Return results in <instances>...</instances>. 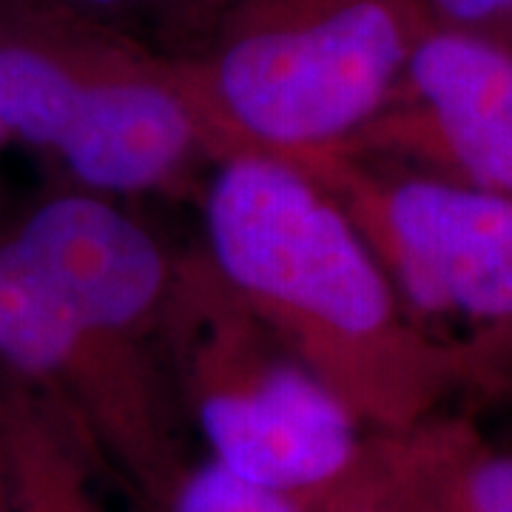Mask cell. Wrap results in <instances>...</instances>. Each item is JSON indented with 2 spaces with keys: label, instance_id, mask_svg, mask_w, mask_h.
Returning <instances> with one entry per match:
<instances>
[{
  "label": "cell",
  "instance_id": "1",
  "mask_svg": "<svg viewBox=\"0 0 512 512\" xmlns=\"http://www.w3.org/2000/svg\"><path fill=\"white\" fill-rule=\"evenodd\" d=\"M202 228V251L231 291L373 433L413 430L464 393L342 202L302 165L271 154L217 160Z\"/></svg>",
  "mask_w": 512,
  "mask_h": 512
},
{
  "label": "cell",
  "instance_id": "2",
  "mask_svg": "<svg viewBox=\"0 0 512 512\" xmlns=\"http://www.w3.org/2000/svg\"><path fill=\"white\" fill-rule=\"evenodd\" d=\"M424 0H231L183 55L222 157L348 146L399 92Z\"/></svg>",
  "mask_w": 512,
  "mask_h": 512
},
{
  "label": "cell",
  "instance_id": "3",
  "mask_svg": "<svg viewBox=\"0 0 512 512\" xmlns=\"http://www.w3.org/2000/svg\"><path fill=\"white\" fill-rule=\"evenodd\" d=\"M163 348L185 424L222 470L316 512L367 470L382 433L231 291L202 245L180 251Z\"/></svg>",
  "mask_w": 512,
  "mask_h": 512
},
{
  "label": "cell",
  "instance_id": "4",
  "mask_svg": "<svg viewBox=\"0 0 512 512\" xmlns=\"http://www.w3.org/2000/svg\"><path fill=\"white\" fill-rule=\"evenodd\" d=\"M282 160L342 202L464 393L512 396V197L345 148Z\"/></svg>",
  "mask_w": 512,
  "mask_h": 512
},
{
  "label": "cell",
  "instance_id": "5",
  "mask_svg": "<svg viewBox=\"0 0 512 512\" xmlns=\"http://www.w3.org/2000/svg\"><path fill=\"white\" fill-rule=\"evenodd\" d=\"M0 373L55 404L148 512L194 461L163 353L80 311L0 225Z\"/></svg>",
  "mask_w": 512,
  "mask_h": 512
},
{
  "label": "cell",
  "instance_id": "6",
  "mask_svg": "<svg viewBox=\"0 0 512 512\" xmlns=\"http://www.w3.org/2000/svg\"><path fill=\"white\" fill-rule=\"evenodd\" d=\"M217 160L185 57L83 15L69 120L49 157L66 185L114 200L168 194Z\"/></svg>",
  "mask_w": 512,
  "mask_h": 512
},
{
  "label": "cell",
  "instance_id": "7",
  "mask_svg": "<svg viewBox=\"0 0 512 512\" xmlns=\"http://www.w3.org/2000/svg\"><path fill=\"white\" fill-rule=\"evenodd\" d=\"M342 148L512 197V49L430 23L390 106Z\"/></svg>",
  "mask_w": 512,
  "mask_h": 512
},
{
  "label": "cell",
  "instance_id": "8",
  "mask_svg": "<svg viewBox=\"0 0 512 512\" xmlns=\"http://www.w3.org/2000/svg\"><path fill=\"white\" fill-rule=\"evenodd\" d=\"M6 228L86 316L165 356L180 251H171L126 202L63 185L37 197Z\"/></svg>",
  "mask_w": 512,
  "mask_h": 512
},
{
  "label": "cell",
  "instance_id": "9",
  "mask_svg": "<svg viewBox=\"0 0 512 512\" xmlns=\"http://www.w3.org/2000/svg\"><path fill=\"white\" fill-rule=\"evenodd\" d=\"M100 473L72 421L0 373V478L15 512H109Z\"/></svg>",
  "mask_w": 512,
  "mask_h": 512
},
{
  "label": "cell",
  "instance_id": "10",
  "mask_svg": "<svg viewBox=\"0 0 512 512\" xmlns=\"http://www.w3.org/2000/svg\"><path fill=\"white\" fill-rule=\"evenodd\" d=\"M390 444L413 512H512V450L470 419L439 413Z\"/></svg>",
  "mask_w": 512,
  "mask_h": 512
},
{
  "label": "cell",
  "instance_id": "11",
  "mask_svg": "<svg viewBox=\"0 0 512 512\" xmlns=\"http://www.w3.org/2000/svg\"><path fill=\"white\" fill-rule=\"evenodd\" d=\"M157 512H316L291 495L242 481L220 464L197 458L174 481Z\"/></svg>",
  "mask_w": 512,
  "mask_h": 512
},
{
  "label": "cell",
  "instance_id": "12",
  "mask_svg": "<svg viewBox=\"0 0 512 512\" xmlns=\"http://www.w3.org/2000/svg\"><path fill=\"white\" fill-rule=\"evenodd\" d=\"M319 512H413L402 476H399L396 461H393L390 436L382 433L376 439L367 470L348 493H342L333 504Z\"/></svg>",
  "mask_w": 512,
  "mask_h": 512
},
{
  "label": "cell",
  "instance_id": "13",
  "mask_svg": "<svg viewBox=\"0 0 512 512\" xmlns=\"http://www.w3.org/2000/svg\"><path fill=\"white\" fill-rule=\"evenodd\" d=\"M436 26L487 37L512 49V0H424Z\"/></svg>",
  "mask_w": 512,
  "mask_h": 512
},
{
  "label": "cell",
  "instance_id": "14",
  "mask_svg": "<svg viewBox=\"0 0 512 512\" xmlns=\"http://www.w3.org/2000/svg\"><path fill=\"white\" fill-rule=\"evenodd\" d=\"M52 3L69 6V9H77V12H83V15H92V18L109 20L111 23V15L128 12V9L140 6L143 0H52Z\"/></svg>",
  "mask_w": 512,
  "mask_h": 512
},
{
  "label": "cell",
  "instance_id": "15",
  "mask_svg": "<svg viewBox=\"0 0 512 512\" xmlns=\"http://www.w3.org/2000/svg\"><path fill=\"white\" fill-rule=\"evenodd\" d=\"M0 512H15V507H12V498H9L6 487H3V478H0Z\"/></svg>",
  "mask_w": 512,
  "mask_h": 512
},
{
  "label": "cell",
  "instance_id": "16",
  "mask_svg": "<svg viewBox=\"0 0 512 512\" xmlns=\"http://www.w3.org/2000/svg\"><path fill=\"white\" fill-rule=\"evenodd\" d=\"M6 143H9V140H6V131H3V126H0V148L6 146Z\"/></svg>",
  "mask_w": 512,
  "mask_h": 512
}]
</instances>
